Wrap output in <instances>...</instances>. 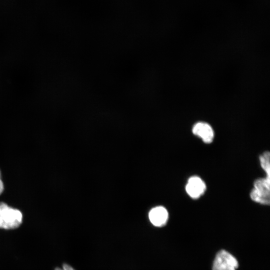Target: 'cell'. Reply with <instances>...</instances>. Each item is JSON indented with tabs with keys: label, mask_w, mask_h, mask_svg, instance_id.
Wrapping results in <instances>:
<instances>
[{
	"label": "cell",
	"mask_w": 270,
	"mask_h": 270,
	"mask_svg": "<svg viewBox=\"0 0 270 270\" xmlns=\"http://www.w3.org/2000/svg\"><path fill=\"white\" fill-rule=\"evenodd\" d=\"M55 270H74L71 266L68 264H64L62 266V269L60 268H56Z\"/></svg>",
	"instance_id": "obj_8"
},
{
	"label": "cell",
	"mask_w": 270,
	"mask_h": 270,
	"mask_svg": "<svg viewBox=\"0 0 270 270\" xmlns=\"http://www.w3.org/2000/svg\"><path fill=\"white\" fill-rule=\"evenodd\" d=\"M4 190V186L2 180V174H1V172L0 170V194Z\"/></svg>",
	"instance_id": "obj_9"
},
{
	"label": "cell",
	"mask_w": 270,
	"mask_h": 270,
	"mask_svg": "<svg viewBox=\"0 0 270 270\" xmlns=\"http://www.w3.org/2000/svg\"><path fill=\"white\" fill-rule=\"evenodd\" d=\"M192 132L206 144H210L214 140V131L212 126L206 122H198L195 124L192 127Z\"/></svg>",
	"instance_id": "obj_5"
},
{
	"label": "cell",
	"mask_w": 270,
	"mask_h": 270,
	"mask_svg": "<svg viewBox=\"0 0 270 270\" xmlns=\"http://www.w3.org/2000/svg\"><path fill=\"white\" fill-rule=\"evenodd\" d=\"M270 152L268 151L263 152L259 157L262 168L264 171L266 178H270Z\"/></svg>",
	"instance_id": "obj_7"
},
{
	"label": "cell",
	"mask_w": 270,
	"mask_h": 270,
	"mask_svg": "<svg viewBox=\"0 0 270 270\" xmlns=\"http://www.w3.org/2000/svg\"><path fill=\"white\" fill-rule=\"evenodd\" d=\"M238 264L236 259L224 250H221L216 255L212 270H236Z\"/></svg>",
	"instance_id": "obj_3"
},
{
	"label": "cell",
	"mask_w": 270,
	"mask_h": 270,
	"mask_svg": "<svg viewBox=\"0 0 270 270\" xmlns=\"http://www.w3.org/2000/svg\"><path fill=\"white\" fill-rule=\"evenodd\" d=\"M22 222V214L20 210L4 202H0V228L15 229L20 226Z\"/></svg>",
	"instance_id": "obj_1"
},
{
	"label": "cell",
	"mask_w": 270,
	"mask_h": 270,
	"mask_svg": "<svg viewBox=\"0 0 270 270\" xmlns=\"http://www.w3.org/2000/svg\"><path fill=\"white\" fill-rule=\"evenodd\" d=\"M168 216L166 208L161 206L152 208L148 214L149 219L152 224L158 227L162 226L166 224Z\"/></svg>",
	"instance_id": "obj_6"
},
{
	"label": "cell",
	"mask_w": 270,
	"mask_h": 270,
	"mask_svg": "<svg viewBox=\"0 0 270 270\" xmlns=\"http://www.w3.org/2000/svg\"><path fill=\"white\" fill-rule=\"evenodd\" d=\"M206 184L204 181L198 176L190 177L186 185V191L192 198H200L206 190Z\"/></svg>",
	"instance_id": "obj_4"
},
{
	"label": "cell",
	"mask_w": 270,
	"mask_h": 270,
	"mask_svg": "<svg viewBox=\"0 0 270 270\" xmlns=\"http://www.w3.org/2000/svg\"><path fill=\"white\" fill-rule=\"evenodd\" d=\"M250 198L254 202L269 205L270 202V178H258L254 182Z\"/></svg>",
	"instance_id": "obj_2"
}]
</instances>
